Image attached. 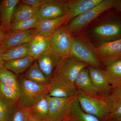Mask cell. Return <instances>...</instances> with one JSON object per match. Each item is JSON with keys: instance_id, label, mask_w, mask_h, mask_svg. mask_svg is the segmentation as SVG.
Instances as JSON below:
<instances>
[{"instance_id": "7a4b0ae2", "label": "cell", "mask_w": 121, "mask_h": 121, "mask_svg": "<svg viewBox=\"0 0 121 121\" xmlns=\"http://www.w3.org/2000/svg\"><path fill=\"white\" fill-rule=\"evenodd\" d=\"M70 55L89 66L105 69L97 57L96 47L83 32L71 35Z\"/></svg>"}, {"instance_id": "9a60e30c", "label": "cell", "mask_w": 121, "mask_h": 121, "mask_svg": "<svg viewBox=\"0 0 121 121\" xmlns=\"http://www.w3.org/2000/svg\"><path fill=\"white\" fill-rule=\"evenodd\" d=\"M60 58L51 47L36 60L39 67L49 80Z\"/></svg>"}, {"instance_id": "f546056e", "label": "cell", "mask_w": 121, "mask_h": 121, "mask_svg": "<svg viewBox=\"0 0 121 121\" xmlns=\"http://www.w3.org/2000/svg\"><path fill=\"white\" fill-rule=\"evenodd\" d=\"M13 107L0 96V121H10Z\"/></svg>"}, {"instance_id": "d6986e66", "label": "cell", "mask_w": 121, "mask_h": 121, "mask_svg": "<svg viewBox=\"0 0 121 121\" xmlns=\"http://www.w3.org/2000/svg\"><path fill=\"white\" fill-rule=\"evenodd\" d=\"M51 47L48 37L36 35L29 43V56L36 60Z\"/></svg>"}, {"instance_id": "8d00e7d4", "label": "cell", "mask_w": 121, "mask_h": 121, "mask_svg": "<svg viewBox=\"0 0 121 121\" xmlns=\"http://www.w3.org/2000/svg\"><path fill=\"white\" fill-rule=\"evenodd\" d=\"M5 32V31L1 26V24H0V45L4 39L6 34Z\"/></svg>"}, {"instance_id": "4316f807", "label": "cell", "mask_w": 121, "mask_h": 121, "mask_svg": "<svg viewBox=\"0 0 121 121\" xmlns=\"http://www.w3.org/2000/svg\"><path fill=\"white\" fill-rule=\"evenodd\" d=\"M0 96L11 106L17 105L18 92L13 87L4 84L0 81Z\"/></svg>"}, {"instance_id": "5b68a950", "label": "cell", "mask_w": 121, "mask_h": 121, "mask_svg": "<svg viewBox=\"0 0 121 121\" xmlns=\"http://www.w3.org/2000/svg\"><path fill=\"white\" fill-rule=\"evenodd\" d=\"M19 97L17 105L27 109L39 98L48 94L47 86L40 85L26 78L23 75L19 76Z\"/></svg>"}, {"instance_id": "4fadbf2b", "label": "cell", "mask_w": 121, "mask_h": 121, "mask_svg": "<svg viewBox=\"0 0 121 121\" xmlns=\"http://www.w3.org/2000/svg\"><path fill=\"white\" fill-rule=\"evenodd\" d=\"M47 86L48 95L51 97H76L78 94V89L75 86L60 80L51 79Z\"/></svg>"}, {"instance_id": "44dd1931", "label": "cell", "mask_w": 121, "mask_h": 121, "mask_svg": "<svg viewBox=\"0 0 121 121\" xmlns=\"http://www.w3.org/2000/svg\"><path fill=\"white\" fill-rule=\"evenodd\" d=\"M49 98L48 94H45L39 98L31 107L25 109L29 113L46 121L49 111Z\"/></svg>"}, {"instance_id": "277c9868", "label": "cell", "mask_w": 121, "mask_h": 121, "mask_svg": "<svg viewBox=\"0 0 121 121\" xmlns=\"http://www.w3.org/2000/svg\"><path fill=\"white\" fill-rule=\"evenodd\" d=\"M76 99L82 109L100 120L105 119L111 109L108 99L89 95L78 89Z\"/></svg>"}, {"instance_id": "e0dca14e", "label": "cell", "mask_w": 121, "mask_h": 121, "mask_svg": "<svg viewBox=\"0 0 121 121\" xmlns=\"http://www.w3.org/2000/svg\"><path fill=\"white\" fill-rule=\"evenodd\" d=\"M88 67L83 68L79 72L75 80V86L78 89L86 94L100 97L91 80Z\"/></svg>"}, {"instance_id": "836d02e7", "label": "cell", "mask_w": 121, "mask_h": 121, "mask_svg": "<svg viewBox=\"0 0 121 121\" xmlns=\"http://www.w3.org/2000/svg\"><path fill=\"white\" fill-rule=\"evenodd\" d=\"M20 1L32 8L39 9L43 3V0H23Z\"/></svg>"}, {"instance_id": "8992f818", "label": "cell", "mask_w": 121, "mask_h": 121, "mask_svg": "<svg viewBox=\"0 0 121 121\" xmlns=\"http://www.w3.org/2000/svg\"><path fill=\"white\" fill-rule=\"evenodd\" d=\"M88 66L70 55L60 59L51 79L60 80L75 86V80L79 72Z\"/></svg>"}, {"instance_id": "ba28073f", "label": "cell", "mask_w": 121, "mask_h": 121, "mask_svg": "<svg viewBox=\"0 0 121 121\" xmlns=\"http://www.w3.org/2000/svg\"><path fill=\"white\" fill-rule=\"evenodd\" d=\"M66 0H43L35 17L40 22L62 17L67 14Z\"/></svg>"}, {"instance_id": "d4e9b609", "label": "cell", "mask_w": 121, "mask_h": 121, "mask_svg": "<svg viewBox=\"0 0 121 121\" xmlns=\"http://www.w3.org/2000/svg\"><path fill=\"white\" fill-rule=\"evenodd\" d=\"M23 76L27 79L40 85L47 86L50 82L39 67L36 60H35Z\"/></svg>"}, {"instance_id": "603a6c76", "label": "cell", "mask_w": 121, "mask_h": 121, "mask_svg": "<svg viewBox=\"0 0 121 121\" xmlns=\"http://www.w3.org/2000/svg\"><path fill=\"white\" fill-rule=\"evenodd\" d=\"M67 121H102L92 115L84 112L76 99L72 104Z\"/></svg>"}, {"instance_id": "484cf974", "label": "cell", "mask_w": 121, "mask_h": 121, "mask_svg": "<svg viewBox=\"0 0 121 121\" xmlns=\"http://www.w3.org/2000/svg\"><path fill=\"white\" fill-rule=\"evenodd\" d=\"M29 43L24 44L13 47L3 52L4 61L22 58L29 56Z\"/></svg>"}, {"instance_id": "9c48e42d", "label": "cell", "mask_w": 121, "mask_h": 121, "mask_svg": "<svg viewBox=\"0 0 121 121\" xmlns=\"http://www.w3.org/2000/svg\"><path fill=\"white\" fill-rule=\"evenodd\" d=\"M97 57L104 68L121 59V39L96 47Z\"/></svg>"}, {"instance_id": "5bb4252c", "label": "cell", "mask_w": 121, "mask_h": 121, "mask_svg": "<svg viewBox=\"0 0 121 121\" xmlns=\"http://www.w3.org/2000/svg\"><path fill=\"white\" fill-rule=\"evenodd\" d=\"M70 20L69 15H66L59 18L42 21L35 29L37 35L50 37L66 26Z\"/></svg>"}, {"instance_id": "d590c367", "label": "cell", "mask_w": 121, "mask_h": 121, "mask_svg": "<svg viewBox=\"0 0 121 121\" xmlns=\"http://www.w3.org/2000/svg\"><path fill=\"white\" fill-rule=\"evenodd\" d=\"M113 8L121 13V0H115Z\"/></svg>"}, {"instance_id": "ac0fdd59", "label": "cell", "mask_w": 121, "mask_h": 121, "mask_svg": "<svg viewBox=\"0 0 121 121\" xmlns=\"http://www.w3.org/2000/svg\"><path fill=\"white\" fill-rule=\"evenodd\" d=\"M19 0H4L0 3L1 25L5 31L9 32L15 7Z\"/></svg>"}, {"instance_id": "7c38bea8", "label": "cell", "mask_w": 121, "mask_h": 121, "mask_svg": "<svg viewBox=\"0 0 121 121\" xmlns=\"http://www.w3.org/2000/svg\"><path fill=\"white\" fill-rule=\"evenodd\" d=\"M89 74L92 83L99 97L106 99L111 93V86L104 70L88 66Z\"/></svg>"}, {"instance_id": "e575fe53", "label": "cell", "mask_w": 121, "mask_h": 121, "mask_svg": "<svg viewBox=\"0 0 121 121\" xmlns=\"http://www.w3.org/2000/svg\"><path fill=\"white\" fill-rule=\"evenodd\" d=\"M26 121H45L40 118L28 112Z\"/></svg>"}, {"instance_id": "1f68e13d", "label": "cell", "mask_w": 121, "mask_h": 121, "mask_svg": "<svg viewBox=\"0 0 121 121\" xmlns=\"http://www.w3.org/2000/svg\"><path fill=\"white\" fill-rule=\"evenodd\" d=\"M121 118V101L111 104L109 113L105 119L115 120Z\"/></svg>"}, {"instance_id": "3957f363", "label": "cell", "mask_w": 121, "mask_h": 121, "mask_svg": "<svg viewBox=\"0 0 121 121\" xmlns=\"http://www.w3.org/2000/svg\"><path fill=\"white\" fill-rule=\"evenodd\" d=\"M115 0H103L98 5L71 20L65 26L71 35L82 32L93 21L104 12L112 8Z\"/></svg>"}, {"instance_id": "8fae6325", "label": "cell", "mask_w": 121, "mask_h": 121, "mask_svg": "<svg viewBox=\"0 0 121 121\" xmlns=\"http://www.w3.org/2000/svg\"><path fill=\"white\" fill-rule=\"evenodd\" d=\"M36 35L35 29L9 32L6 33L4 40L0 45V49L4 52L15 46L29 43Z\"/></svg>"}, {"instance_id": "74e56055", "label": "cell", "mask_w": 121, "mask_h": 121, "mask_svg": "<svg viewBox=\"0 0 121 121\" xmlns=\"http://www.w3.org/2000/svg\"><path fill=\"white\" fill-rule=\"evenodd\" d=\"M3 52H4L1 51L0 49V66L3 65L4 62V60H3V56H2Z\"/></svg>"}, {"instance_id": "cb8c5ba5", "label": "cell", "mask_w": 121, "mask_h": 121, "mask_svg": "<svg viewBox=\"0 0 121 121\" xmlns=\"http://www.w3.org/2000/svg\"><path fill=\"white\" fill-rule=\"evenodd\" d=\"M38 9L32 8L20 1L15 7L12 23L35 17Z\"/></svg>"}, {"instance_id": "f35d334b", "label": "cell", "mask_w": 121, "mask_h": 121, "mask_svg": "<svg viewBox=\"0 0 121 121\" xmlns=\"http://www.w3.org/2000/svg\"><path fill=\"white\" fill-rule=\"evenodd\" d=\"M115 121H121V118H119V119H115Z\"/></svg>"}, {"instance_id": "6da1fadb", "label": "cell", "mask_w": 121, "mask_h": 121, "mask_svg": "<svg viewBox=\"0 0 121 121\" xmlns=\"http://www.w3.org/2000/svg\"><path fill=\"white\" fill-rule=\"evenodd\" d=\"M97 47L121 39V13L112 8L103 13L83 32Z\"/></svg>"}, {"instance_id": "60d3db41", "label": "cell", "mask_w": 121, "mask_h": 121, "mask_svg": "<svg viewBox=\"0 0 121 121\" xmlns=\"http://www.w3.org/2000/svg\"></svg>"}, {"instance_id": "ab89813d", "label": "cell", "mask_w": 121, "mask_h": 121, "mask_svg": "<svg viewBox=\"0 0 121 121\" xmlns=\"http://www.w3.org/2000/svg\"><path fill=\"white\" fill-rule=\"evenodd\" d=\"M0 24H1V20L0 15Z\"/></svg>"}, {"instance_id": "2e32d148", "label": "cell", "mask_w": 121, "mask_h": 121, "mask_svg": "<svg viewBox=\"0 0 121 121\" xmlns=\"http://www.w3.org/2000/svg\"><path fill=\"white\" fill-rule=\"evenodd\" d=\"M103 0H67V14L71 20L98 5Z\"/></svg>"}, {"instance_id": "f1b7e54d", "label": "cell", "mask_w": 121, "mask_h": 121, "mask_svg": "<svg viewBox=\"0 0 121 121\" xmlns=\"http://www.w3.org/2000/svg\"><path fill=\"white\" fill-rule=\"evenodd\" d=\"M41 22L35 17L29 19L13 22L10 25L9 32L36 29L39 27Z\"/></svg>"}, {"instance_id": "30bf717a", "label": "cell", "mask_w": 121, "mask_h": 121, "mask_svg": "<svg viewBox=\"0 0 121 121\" xmlns=\"http://www.w3.org/2000/svg\"><path fill=\"white\" fill-rule=\"evenodd\" d=\"M65 26L48 37L51 48L61 58L70 55L71 34L66 30Z\"/></svg>"}, {"instance_id": "4dcf8cb0", "label": "cell", "mask_w": 121, "mask_h": 121, "mask_svg": "<svg viewBox=\"0 0 121 121\" xmlns=\"http://www.w3.org/2000/svg\"><path fill=\"white\" fill-rule=\"evenodd\" d=\"M14 107L10 121H26L28 114L27 111L17 105Z\"/></svg>"}, {"instance_id": "d6a6232c", "label": "cell", "mask_w": 121, "mask_h": 121, "mask_svg": "<svg viewBox=\"0 0 121 121\" xmlns=\"http://www.w3.org/2000/svg\"><path fill=\"white\" fill-rule=\"evenodd\" d=\"M107 99L110 105L116 102L121 101V87L111 89V93Z\"/></svg>"}, {"instance_id": "52a82bcc", "label": "cell", "mask_w": 121, "mask_h": 121, "mask_svg": "<svg viewBox=\"0 0 121 121\" xmlns=\"http://www.w3.org/2000/svg\"><path fill=\"white\" fill-rule=\"evenodd\" d=\"M76 97L49 98V108L46 121H68L72 104Z\"/></svg>"}, {"instance_id": "ffe728a7", "label": "cell", "mask_w": 121, "mask_h": 121, "mask_svg": "<svg viewBox=\"0 0 121 121\" xmlns=\"http://www.w3.org/2000/svg\"><path fill=\"white\" fill-rule=\"evenodd\" d=\"M35 60L29 56L22 58L6 60L4 62L3 65L7 69L19 75L27 71Z\"/></svg>"}, {"instance_id": "83f0119b", "label": "cell", "mask_w": 121, "mask_h": 121, "mask_svg": "<svg viewBox=\"0 0 121 121\" xmlns=\"http://www.w3.org/2000/svg\"><path fill=\"white\" fill-rule=\"evenodd\" d=\"M0 81L5 84L13 87L19 94V79L15 74L4 67L0 66Z\"/></svg>"}, {"instance_id": "b9f144b4", "label": "cell", "mask_w": 121, "mask_h": 121, "mask_svg": "<svg viewBox=\"0 0 121 121\" xmlns=\"http://www.w3.org/2000/svg\"></svg>"}, {"instance_id": "7402d4cb", "label": "cell", "mask_w": 121, "mask_h": 121, "mask_svg": "<svg viewBox=\"0 0 121 121\" xmlns=\"http://www.w3.org/2000/svg\"><path fill=\"white\" fill-rule=\"evenodd\" d=\"M104 71L112 89L121 88V59L106 67Z\"/></svg>"}]
</instances>
